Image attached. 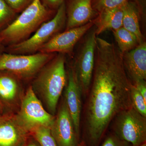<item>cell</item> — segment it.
<instances>
[{
    "instance_id": "obj_1",
    "label": "cell",
    "mask_w": 146,
    "mask_h": 146,
    "mask_svg": "<svg viewBox=\"0 0 146 146\" xmlns=\"http://www.w3.org/2000/svg\"><path fill=\"white\" fill-rule=\"evenodd\" d=\"M132 84L117 46L97 37L95 65L83 122L89 146H98L115 117L132 107Z\"/></svg>"
},
{
    "instance_id": "obj_2",
    "label": "cell",
    "mask_w": 146,
    "mask_h": 146,
    "mask_svg": "<svg viewBox=\"0 0 146 146\" xmlns=\"http://www.w3.org/2000/svg\"><path fill=\"white\" fill-rule=\"evenodd\" d=\"M41 0H33L18 18L0 31V43L12 45L26 40L50 15Z\"/></svg>"
},
{
    "instance_id": "obj_3",
    "label": "cell",
    "mask_w": 146,
    "mask_h": 146,
    "mask_svg": "<svg viewBox=\"0 0 146 146\" xmlns=\"http://www.w3.org/2000/svg\"><path fill=\"white\" fill-rule=\"evenodd\" d=\"M50 61L39 74L35 85L52 115L56 111L59 98L68 80L64 54H59Z\"/></svg>"
},
{
    "instance_id": "obj_4",
    "label": "cell",
    "mask_w": 146,
    "mask_h": 146,
    "mask_svg": "<svg viewBox=\"0 0 146 146\" xmlns=\"http://www.w3.org/2000/svg\"><path fill=\"white\" fill-rule=\"evenodd\" d=\"M66 6L63 3L58 8L54 17L50 21L42 24L36 32L30 38L23 42L11 46V54H24L33 53L62 30L66 25Z\"/></svg>"
},
{
    "instance_id": "obj_5",
    "label": "cell",
    "mask_w": 146,
    "mask_h": 146,
    "mask_svg": "<svg viewBox=\"0 0 146 146\" xmlns=\"http://www.w3.org/2000/svg\"><path fill=\"white\" fill-rule=\"evenodd\" d=\"M115 134L132 146H140L146 141V117L129 108L114 118Z\"/></svg>"
},
{
    "instance_id": "obj_6",
    "label": "cell",
    "mask_w": 146,
    "mask_h": 146,
    "mask_svg": "<svg viewBox=\"0 0 146 146\" xmlns=\"http://www.w3.org/2000/svg\"><path fill=\"white\" fill-rule=\"evenodd\" d=\"M96 38L94 26L84 38L74 68L82 96L87 95L91 86L95 65Z\"/></svg>"
},
{
    "instance_id": "obj_7",
    "label": "cell",
    "mask_w": 146,
    "mask_h": 146,
    "mask_svg": "<svg viewBox=\"0 0 146 146\" xmlns=\"http://www.w3.org/2000/svg\"><path fill=\"white\" fill-rule=\"evenodd\" d=\"M55 118L47 112L31 87L28 89L22 101L16 121L26 131L39 127L50 128Z\"/></svg>"
},
{
    "instance_id": "obj_8",
    "label": "cell",
    "mask_w": 146,
    "mask_h": 146,
    "mask_svg": "<svg viewBox=\"0 0 146 146\" xmlns=\"http://www.w3.org/2000/svg\"><path fill=\"white\" fill-rule=\"evenodd\" d=\"M54 56L53 53L42 52L29 55L3 53L0 54V71L30 77L40 70Z\"/></svg>"
},
{
    "instance_id": "obj_9",
    "label": "cell",
    "mask_w": 146,
    "mask_h": 146,
    "mask_svg": "<svg viewBox=\"0 0 146 146\" xmlns=\"http://www.w3.org/2000/svg\"><path fill=\"white\" fill-rule=\"evenodd\" d=\"M94 25V20L82 26L74 28L58 33L39 50L40 52L44 53H70L73 51L75 46L84 35L87 33Z\"/></svg>"
},
{
    "instance_id": "obj_10",
    "label": "cell",
    "mask_w": 146,
    "mask_h": 146,
    "mask_svg": "<svg viewBox=\"0 0 146 146\" xmlns=\"http://www.w3.org/2000/svg\"><path fill=\"white\" fill-rule=\"evenodd\" d=\"M57 146H78V137L65 100L50 128Z\"/></svg>"
},
{
    "instance_id": "obj_11",
    "label": "cell",
    "mask_w": 146,
    "mask_h": 146,
    "mask_svg": "<svg viewBox=\"0 0 146 146\" xmlns=\"http://www.w3.org/2000/svg\"><path fill=\"white\" fill-rule=\"evenodd\" d=\"M123 64L128 77L132 84L146 79V42L122 54Z\"/></svg>"
},
{
    "instance_id": "obj_12",
    "label": "cell",
    "mask_w": 146,
    "mask_h": 146,
    "mask_svg": "<svg viewBox=\"0 0 146 146\" xmlns=\"http://www.w3.org/2000/svg\"><path fill=\"white\" fill-rule=\"evenodd\" d=\"M68 78L65 100L72 119L76 133L79 138L81 120L82 95L74 68L70 69Z\"/></svg>"
},
{
    "instance_id": "obj_13",
    "label": "cell",
    "mask_w": 146,
    "mask_h": 146,
    "mask_svg": "<svg viewBox=\"0 0 146 146\" xmlns=\"http://www.w3.org/2000/svg\"><path fill=\"white\" fill-rule=\"evenodd\" d=\"M96 14L92 0H72L68 8L66 30L88 23Z\"/></svg>"
},
{
    "instance_id": "obj_14",
    "label": "cell",
    "mask_w": 146,
    "mask_h": 146,
    "mask_svg": "<svg viewBox=\"0 0 146 146\" xmlns=\"http://www.w3.org/2000/svg\"><path fill=\"white\" fill-rule=\"evenodd\" d=\"M26 131L16 120L3 115L0 118V146H23Z\"/></svg>"
},
{
    "instance_id": "obj_15",
    "label": "cell",
    "mask_w": 146,
    "mask_h": 146,
    "mask_svg": "<svg viewBox=\"0 0 146 146\" xmlns=\"http://www.w3.org/2000/svg\"><path fill=\"white\" fill-rule=\"evenodd\" d=\"M94 19L97 36L107 30H116L123 26L122 6L102 11Z\"/></svg>"
},
{
    "instance_id": "obj_16",
    "label": "cell",
    "mask_w": 146,
    "mask_h": 146,
    "mask_svg": "<svg viewBox=\"0 0 146 146\" xmlns=\"http://www.w3.org/2000/svg\"><path fill=\"white\" fill-rule=\"evenodd\" d=\"M123 12V26L135 35L139 44L145 42L140 27V13L133 1H127L122 5Z\"/></svg>"
},
{
    "instance_id": "obj_17",
    "label": "cell",
    "mask_w": 146,
    "mask_h": 146,
    "mask_svg": "<svg viewBox=\"0 0 146 146\" xmlns=\"http://www.w3.org/2000/svg\"><path fill=\"white\" fill-rule=\"evenodd\" d=\"M18 84L12 76L5 71H0V104L12 100L18 91Z\"/></svg>"
},
{
    "instance_id": "obj_18",
    "label": "cell",
    "mask_w": 146,
    "mask_h": 146,
    "mask_svg": "<svg viewBox=\"0 0 146 146\" xmlns=\"http://www.w3.org/2000/svg\"><path fill=\"white\" fill-rule=\"evenodd\" d=\"M112 31L117 47L122 54L133 49L139 44L136 35L123 27Z\"/></svg>"
},
{
    "instance_id": "obj_19",
    "label": "cell",
    "mask_w": 146,
    "mask_h": 146,
    "mask_svg": "<svg viewBox=\"0 0 146 146\" xmlns=\"http://www.w3.org/2000/svg\"><path fill=\"white\" fill-rule=\"evenodd\" d=\"M33 131L35 137L41 146H57L50 128L39 127Z\"/></svg>"
},
{
    "instance_id": "obj_20",
    "label": "cell",
    "mask_w": 146,
    "mask_h": 146,
    "mask_svg": "<svg viewBox=\"0 0 146 146\" xmlns=\"http://www.w3.org/2000/svg\"><path fill=\"white\" fill-rule=\"evenodd\" d=\"M131 98L132 106L141 115L146 117V101L133 84L131 88Z\"/></svg>"
},
{
    "instance_id": "obj_21",
    "label": "cell",
    "mask_w": 146,
    "mask_h": 146,
    "mask_svg": "<svg viewBox=\"0 0 146 146\" xmlns=\"http://www.w3.org/2000/svg\"><path fill=\"white\" fill-rule=\"evenodd\" d=\"M129 0H92L93 9L98 14L102 11L121 6Z\"/></svg>"
},
{
    "instance_id": "obj_22",
    "label": "cell",
    "mask_w": 146,
    "mask_h": 146,
    "mask_svg": "<svg viewBox=\"0 0 146 146\" xmlns=\"http://www.w3.org/2000/svg\"><path fill=\"white\" fill-rule=\"evenodd\" d=\"M15 13L4 0H0V30L13 18Z\"/></svg>"
},
{
    "instance_id": "obj_23",
    "label": "cell",
    "mask_w": 146,
    "mask_h": 146,
    "mask_svg": "<svg viewBox=\"0 0 146 146\" xmlns=\"http://www.w3.org/2000/svg\"><path fill=\"white\" fill-rule=\"evenodd\" d=\"M9 6L15 12L23 11L33 0H4Z\"/></svg>"
},
{
    "instance_id": "obj_24",
    "label": "cell",
    "mask_w": 146,
    "mask_h": 146,
    "mask_svg": "<svg viewBox=\"0 0 146 146\" xmlns=\"http://www.w3.org/2000/svg\"><path fill=\"white\" fill-rule=\"evenodd\" d=\"M129 145L127 142L121 140L114 134L108 136L101 146H129Z\"/></svg>"
},
{
    "instance_id": "obj_25",
    "label": "cell",
    "mask_w": 146,
    "mask_h": 146,
    "mask_svg": "<svg viewBox=\"0 0 146 146\" xmlns=\"http://www.w3.org/2000/svg\"><path fill=\"white\" fill-rule=\"evenodd\" d=\"M136 89L143 97L146 101V80H138L133 84Z\"/></svg>"
},
{
    "instance_id": "obj_26",
    "label": "cell",
    "mask_w": 146,
    "mask_h": 146,
    "mask_svg": "<svg viewBox=\"0 0 146 146\" xmlns=\"http://www.w3.org/2000/svg\"><path fill=\"white\" fill-rule=\"evenodd\" d=\"M65 0H41L45 7H47L50 9L58 8L62 4L64 3Z\"/></svg>"
},
{
    "instance_id": "obj_27",
    "label": "cell",
    "mask_w": 146,
    "mask_h": 146,
    "mask_svg": "<svg viewBox=\"0 0 146 146\" xmlns=\"http://www.w3.org/2000/svg\"><path fill=\"white\" fill-rule=\"evenodd\" d=\"M3 115V108L2 106H1L0 104V118L2 117Z\"/></svg>"
},
{
    "instance_id": "obj_28",
    "label": "cell",
    "mask_w": 146,
    "mask_h": 146,
    "mask_svg": "<svg viewBox=\"0 0 146 146\" xmlns=\"http://www.w3.org/2000/svg\"><path fill=\"white\" fill-rule=\"evenodd\" d=\"M27 146H38L36 145H35V144L34 143H31V144H29V145H27Z\"/></svg>"
},
{
    "instance_id": "obj_29",
    "label": "cell",
    "mask_w": 146,
    "mask_h": 146,
    "mask_svg": "<svg viewBox=\"0 0 146 146\" xmlns=\"http://www.w3.org/2000/svg\"><path fill=\"white\" fill-rule=\"evenodd\" d=\"M78 146H85L84 145V144L83 143H81L80 144V145H78Z\"/></svg>"
},
{
    "instance_id": "obj_30",
    "label": "cell",
    "mask_w": 146,
    "mask_h": 146,
    "mask_svg": "<svg viewBox=\"0 0 146 146\" xmlns=\"http://www.w3.org/2000/svg\"><path fill=\"white\" fill-rule=\"evenodd\" d=\"M140 146H146V143H145L143 144V145H141Z\"/></svg>"
}]
</instances>
